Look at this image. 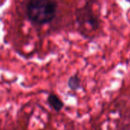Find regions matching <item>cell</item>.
Returning <instances> with one entry per match:
<instances>
[{
	"label": "cell",
	"mask_w": 130,
	"mask_h": 130,
	"mask_svg": "<svg viewBox=\"0 0 130 130\" xmlns=\"http://www.w3.org/2000/svg\"><path fill=\"white\" fill-rule=\"evenodd\" d=\"M67 85H68V87L71 90H73V91L78 90L80 88V80L79 77L77 75L71 76L68 80Z\"/></svg>",
	"instance_id": "obj_4"
},
{
	"label": "cell",
	"mask_w": 130,
	"mask_h": 130,
	"mask_svg": "<svg viewBox=\"0 0 130 130\" xmlns=\"http://www.w3.org/2000/svg\"><path fill=\"white\" fill-rule=\"evenodd\" d=\"M57 4L54 0H28L25 12L33 24L42 25L51 22L57 14Z\"/></svg>",
	"instance_id": "obj_1"
},
{
	"label": "cell",
	"mask_w": 130,
	"mask_h": 130,
	"mask_svg": "<svg viewBox=\"0 0 130 130\" xmlns=\"http://www.w3.org/2000/svg\"><path fill=\"white\" fill-rule=\"evenodd\" d=\"M77 22L82 29L89 27L91 30H97L100 25V18L96 15L89 5H85L84 8H81L77 11L76 14Z\"/></svg>",
	"instance_id": "obj_2"
},
{
	"label": "cell",
	"mask_w": 130,
	"mask_h": 130,
	"mask_svg": "<svg viewBox=\"0 0 130 130\" xmlns=\"http://www.w3.org/2000/svg\"><path fill=\"white\" fill-rule=\"evenodd\" d=\"M48 102L49 105L56 111L61 110L64 107V103L60 100V98L53 94H51L48 97Z\"/></svg>",
	"instance_id": "obj_3"
}]
</instances>
